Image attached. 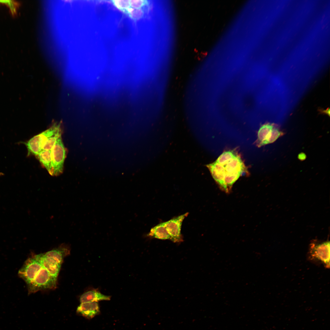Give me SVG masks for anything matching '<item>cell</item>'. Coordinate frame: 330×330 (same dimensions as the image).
<instances>
[{"label": "cell", "instance_id": "2", "mask_svg": "<svg viewBox=\"0 0 330 330\" xmlns=\"http://www.w3.org/2000/svg\"><path fill=\"white\" fill-rule=\"evenodd\" d=\"M188 213L179 216L166 222L161 223L151 229L150 235L152 237L166 240L174 242L183 241L181 233L182 222L188 215Z\"/></svg>", "mask_w": 330, "mask_h": 330}, {"label": "cell", "instance_id": "3", "mask_svg": "<svg viewBox=\"0 0 330 330\" xmlns=\"http://www.w3.org/2000/svg\"><path fill=\"white\" fill-rule=\"evenodd\" d=\"M61 129V123H55L48 129L33 137L26 141H20L19 144L24 145L27 149V156H36L42 150L43 145L48 138Z\"/></svg>", "mask_w": 330, "mask_h": 330}, {"label": "cell", "instance_id": "8", "mask_svg": "<svg viewBox=\"0 0 330 330\" xmlns=\"http://www.w3.org/2000/svg\"><path fill=\"white\" fill-rule=\"evenodd\" d=\"M282 134L273 124L267 123L262 126L258 133L257 145L261 147L272 143Z\"/></svg>", "mask_w": 330, "mask_h": 330}, {"label": "cell", "instance_id": "14", "mask_svg": "<svg viewBox=\"0 0 330 330\" xmlns=\"http://www.w3.org/2000/svg\"><path fill=\"white\" fill-rule=\"evenodd\" d=\"M123 12L132 20L136 21L141 19L144 16V11L142 9H137L130 7Z\"/></svg>", "mask_w": 330, "mask_h": 330}, {"label": "cell", "instance_id": "10", "mask_svg": "<svg viewBox=\"0 0 330 330\" xmlns=\"http://www.w3.org/2000/svg\"><path fill=\"white\" fill-rule=\"evenodd\" d=\"M77 313L88 319H91L100 312L97 302L81 303L78 307Z\"/></svg>", "mask_w": 330, "mask_h": 330}, {"label": "cell", "instance_id": "1", "mask_svg": "<svg viewBox=\"0 0 330 330\" xmlns=\"http://www.w3.org/2000/svg\"><path fill=\"white\" fill-rule=\"evenodd\" d=\"M206 166L220 188L227 193L246 171L240 156L231 151L223 152L215 161Z\"/></svg>", "mask_w": 330, "mask_h": 330}, {"label": "cell", "instance_id": "7", "mask_svg": "<svg viewBox=\"0 0 330 330\" xmlns=\"http://www.w3.org/2000/svg\"><path fill=\"white\" fill-rule=\"evenodd\" d=\"M42 266L36 255H33L27 259L19 270L18 276L28 285L33 280Z\"/></svg>", "mask_w": 330, "mask_h": 330}, {"label": "cell", "instance_id": "4", "mask_svg": "<svg viewBox=\"0 0 330 330\" xmlns=\"http://www.w3.org/2000/svg\"><path fill=\"white\" fill-rule=\"evenodd\" d=\"M57 280L53 277L42 266L33 280L27 285L28 294L40 290L55 288Z\"/></svg>", "mask_w": 330, "mask_h": 330}, {"label": "cell", "instance_id": "13", "mask_svg": "<svg viewBox=\"0 0 330 330\" xmlns=\"http://www.w3.org/2000/svg\"><path fill=\"white\" fill-rule=\"evenodd\" d=\"M40 162L53 176V171L51 157V150H42L35 156Z\"/></svg>", "mask_w": 330, "mask_h": 330}, {"label": "cell", "instance_id": "19", "mask_svg": "<svg viewBox=\"0 0 330 330\" xmlns=\"http://www.w3.org/2000/svg\"><path fill=\"white\" fill-rule=\"evenodd\" d=\"M306 157V155L303 153H301L299 154L298 156L299 159L301 160H304L305 159Z\"/></svg>", "mask_w": 330, "mask_h": 330}, {"label": "cell", "instance_id": "20", "mask_svg": "<svg viewBox=\"0 0 330 330\" xmlns=\"http://www.w3.org/2000/svg\"><path fill=\"white\" fill-rule=\"evenodd\" d=\"M4 175V174L2 172H0V176H3Z\"/></svg>", "mask_w": 330, "mask_h": 330}, {"label": "cell", "instance_id": "17", "mask_svg": "<svg viewBox=\"0 0 330 330\" xmlns=\"http://www.w3.org/2000/svg\"><path fill=\"white\" fill-rule=\"evenodd\" d=\"M130 7L137 9H140L145 6L148 5V1L146 0H130Z\"/></svg>", "mask_w": 330, "mask_h": 330}, {"label": "cell", "instance_id": "11", "mask_svg": "<svg viewBox=\"0 0 330 330\" xmlns=\"http://www.w3.org/2000/svg\"><path fill=\"white\" fill-rule=\"evenodd\" d=\"M69 252L68 245L63 244L57 248L44 253V254L46 256L52 258L61 265L64 258L69 254Z\"/></svg>", "mask_w": 330, "mask_h": 330}, {"label": "cell", "instance_id": "9", "mask_svg": "<svg viewBox=\"0 0 330 330\" xmlns=\"http://www.w3.org/2000/svg\"><path fill=\"white\" fill-rule=\"evenodd\" d=\"M42 266L49 271L50 274L57 279L61 265L52 258L46 256L44 253L35 255Z\"/></svg>", "mask_w": 330, "mask_h": 330}, {"label": "cell", "instance_id": "16", "mask_svg": "<svg viewBox=\"0 0 330 330\" xmlns=\"http://www.w3.org/2000/svg\"><path fill=\"white\" fill-rule=\"evenodd\" d=\"M111 2L116 7L122 12L130 7L128 0H112Z\"/></svg>", "mask_w": 330, "mask_h": 330}, {"label": "cell", "instance_id": "5", "mask_svg": "<svg viewBox=\"0 0 330 330\" xmlns=\"http://www.w3.org/2000/svg\"><path fill=\"white\" fill-rule=\"evenodd\" d=\"M330 242H313L310 245L308 258L311 261L322 264L325 267L330 266Z\"/></svg>", "mask_w": 330, "mask_h": 330}, {"label": "cell", "instance_id": "12", "mask_svg": "<svg viewBox=\"0 0 330 330\" xmlns=\"http://www.w3.org/2000/svg\"><path fill=\"white\" fill-rule=\"evenodd\" d=\"M111 297L102 294L96 290H91L83 294L80 298V302H96L103 300H110Z\"/></svg>", "mask_w": 330, "mask_h": 330}, {"label": "cell", "instance_id": "6", "mask_svg": "<svg viewBox=\"0 0 330 330\" xmlns=\"http://www.w3.org/2000/svg\"><path fill=\"white\" fill-rule=\"evenodd\" d=\"M66 155V150L61 136L56 141L51 149L53 176H58L63 173Z\"/></svg>", "mask_w": 330, "mask_h": 330}, {"label": "cell", "instance_id": "18", "mask_svg": "<svg viewBox=\"0 0 330 330\" xmlns=\"http://www.w3.org/2000/svg\"><path fill=\"white\" fill-rule=\"evenodd\" d=\"M11 0H0V2L7 5L9 7L12 14L16 12L15 3Z\"/></svg>", "mask_w": 330, "mask_h": 330}, {"label": "cell", "instance_id": "15", "mask_svg": "<svg viewBox=\"0 0 330 330\" xmlns=\"http://www.w3.org/2000/svg\"><path fill=\"white\" fill-rule=\"evenodd\" d=\"M61 129L48 138L43 144L42 150H50L57 139L61 136Z\"/></svg>", "mask_w": 330, "mask_h": 330}]
</instances>
